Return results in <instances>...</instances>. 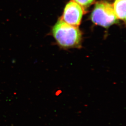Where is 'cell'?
Returning <instances> with one entry per match:
<instances>
[{
  "label": "cell",
  "mask_w": 126,
  "mask_h": 126,
  "mask_svg": "<svg viewBox=\"0 0 126 126\" xmlns=\"http://www.w3.org/2000/svg\"><path fill=\"white\" fill-rule=\"evenodd\" d=\"M52 33L61 47L64 49L80 47L82 33L78 27L70 25L61 18L53 28Z\"/></svg>",
  "instance_id": "1"
},
{
  "label": "cell",
  "mask_w": 126,
  "mask_h": 126,
  "mask_svg": "<svg viewBox=\"0 0 126 126\" xmlns=\"http://www.w3.org/2000/svg\"><path fill=\"white\" fill-rule=\"evenodd\" d=\"M84 12V9L79 4L71 0L66 5L61 19L70 25L78 27Z\"/></svg>",
  "instance_id": "3"
},
{
  "label": "cell",
  "mask_w": 126,
  "mask_h": 126,
  "mask_svg": "<svg viewBox=\"0 0 126 126\" xmlns=\"http://www.w3.org/2000/svg\"><path fill=\"white\" fill-rule=\"evenodd\" d=\"M91 20L94 24L108 28L118 22L112 4L105 0L97 2L91 14Z\"/></svg>",
  "instance_id": "2"
},
{
  "label": "cell",
  "mask_w": 126,
  "mask_h": 126,
  "mask_svg": "<svg viewBox=\"0 0 126 126\" xmlns=\"http://www.w3.org/2000/svg\"><path fill=\"white\" fill-rule=\"evenodd\" d=\"M114 12L118 19L125 22L126 0H115L113 5Z\"/></svg>",
  "instance_id": "4"
},
{
  "label": "cell",
  "mask_w": 126,
  "mask_h": 126,
  "mask_svg": "<svg viewBox=\"0 0 126 126\" xmlns=\"http://www.w3.org/2000/svg\"><path fill=\"white\" fill-rule=\"evenodd\" d=\"M76 2L79 4L84 9V10H86V9L88 8L89 6H90L93 2H94L95 0H74Z\"/></svg>",
  "instance_id": "5"
}]
</instances>
